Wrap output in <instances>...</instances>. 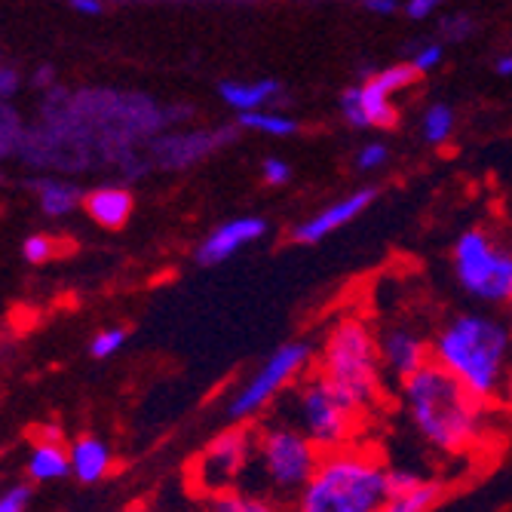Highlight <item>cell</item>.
Instances as JSON below:
<instances>
[{"mask_svg":"<svg viewBox=\"0 0 512 512\" xmlns=\"http://www.w3.org/2000/svg\"><path fill=\"white\" fill-rule=\"evenodd\" d=\"M417 80V71L405 65H393L384 71H368V80L350 86L341 96V114L356 129H390L396 126L399 114L393 96L408 89Z\"/></svg>","mask_w":512,"mask_h":512,"instance_id":"obj_9","label":"cell"},{"mask_svg":"<svg viewBox=\"0 0 512 512\" xmlns=\"http://www.w3.org/2000/svg\"><path fill=\"white\" fill-rule=\"evenodd\" d=\"M378 347H381V365L399 381L411 378L417 368H424L433 359L430 344L421 335H414L411 329H402V325L387 329L381 335Z\"/></svg>","mask_w":512,"mask_h":512,"instance_id":"obj_12","label":"cell"},{"mask_svg":"<svg viewBox=\"0 0 512 512\" xmlns=\"http://www.w3.org/2000/svg\"><path fill=\"white\" fill-rule=\"evenodd\" d=\"M261 169H264V181L267 184H286L292 178V166L286 160H279V157H267Z\"/></svg>","mask_w":512,"mask_h":512,"instance_id":"obj_29","label":"cell"},{"mask_svg":"<svg viewBox=\"0 0 512 512\" xmlns=\"http://www.w3.org/2000/svg\"><path fill=\"white\" fill-rule=\"evenodd\" d=\"M454 273L476 301L503 304L512 298V252L482 227L467 230L454 243Z\"/></svg>","mask_w":512,"mask_h":512,"instance_id":"obj_6","label":"cell"},{"mask_svg":"<svg viewBox=\"0 0 512 512\" xmlns=\"http://www.w3.org/2000/svg\"><path fill=\"white\" fill-rule=\"evenodd\" d=\"M421 129H424V142L427 145H445L451 138V132H454V111L448 105H442V102L427 108Z\"/></svg>","mask_w":512,"mask_h":512,"instance_id":"obj_22","label":"cell"},{"mask_svg":"<svg viewBox=\"0 0 512 512\" xmlns=\"http://www.w3.org/2000/svg\"><path fill=\"white\" fill-rule=\"evenodd\" d=\"M22 255H25L28 264H46V261L53 258V240H50V237H43V234H34V237L25 240Z\"/></svg>","mask_w":512,"mask_h":512,"instance_id":"obj_25","label":"cell"},{"mask_svg":"<svg viewBox=\"0 0 512 512\" xmlns=\"http://www.w3.org/2000/svg\"><path fill=\"white\" fill-rule=\"evenodd\" d=\"M68 457H71L74 479L83 482V485L102 482L111 473V463H114L108 442L99 439V436H80V439H74V445L68 448Z\"/></svg>","mask_w":512,"mask_h":512,"instance_id":"obj_14","label":"cell"},{"mask_svg":"<svg viewBox=\"0 0 512 512\" xmlns=\"http://www.w3.org/2000/svg\"><path fill=\"white\" fill-rule=\"evenodd\" d=\"M396 0H365V10L368 13H378V16H393L396 13Z\"/></svg>","mask_w":512,"mask_h":512,"instance_id":"obj_31","label":"cell"},{"mask_svg":"<svg viewBox=\"0 0 512 512\" xmlns=\"http://www.w3.org/2000/svg\"><path fill=\"white\" fill-rule=\"evenodd\" d=\"M252 442H255V436L249 430H243V427L221 433L206 448V454L197 460V485H200V491L215 494V491H224V488H237L240 473H243L246 460L252 454Z\"/></svg>","mask_w":512,"mask_h":512,"instance_id":"obj_10","label":"cell"},{"mask_svg":"<svg viewBox=\"0 0 512 512\" xmlns=\"http://www.w3.org/2000/svg\"><path fill=\"white\" fill-rule=\"evenodd\" d=\"M13 86H16V74L13 71H0V89L13 92Z\"/></svg>","mask_w":512,"mask_h":512,"instance_id":"obj_34","label":"cell"},{"mask_svg":"<svg viewBox=\"0 0 512 512\" xmlns=\"http://www.w3.org/2000/svg\"><path fill=\"white\" fill-rule=\"evenodd\" d=\"M424 479L411 473V470H387V494L396 497V494H405V491H414Z\"/></svg>","mask_w":512,"mask_h":512,"instance_id":"obj_26","label":"cell"},{"mask_svg":"<svg viewBox=\"0 0 512 512\" xmlns=\"http://www.w3.org/2000/svg\"><path fill=\"white\" fill-rule=\"evenodd\" d=\"M500 390H503V396H506V405L512 408V368L506 371V378H503V387H500Z\"/></svg>","mask_w":512,"mask_h":512,"instance_id":"obj_35","label":"cell"},{"mask_svg":"<svg viewBox=\"0 0 512 512\" xmlns=\"http://www.w3.org/2000/svg\"><path fill=\"white\" fill-rule=\"evenodd\" d=\"M221 99L234 108V111H258V108H264L276 92H279V86L273 83V80H255V83H237V80H227V83H221Z\"/></svg>","mask_w":512,"mask_h":512,"instance_id":"obj_16","label":"cell"},{"mask_svg":"<svg viewBox=\"0 0 512 512\" xmlns=\"http://www.w3.org/2000/svg\"><path fill=\"white\" fill-rule=\"evenodd\" d=\"M494 74H497V77H512V53H503V56L494 62Z\"/></svg>","mask_w":512,"mask_h":512,"instance_id":"obj_33","label":"cell"},{"mask_svg":"<svg viewBox=\"0 0 512 512\" xmlns=\"http://www.w3.org/2000/svg\"><path fill=\"white\" fill-rule=\"evenodd\" d=\"M381 368V347L378 338L371 335L368 322L341 319L325 338L319 378L356 414L378 402Z\"/></svg>","mask_w":512,"mask_h":512,"instance_id":"obj_5","label":"cell"},{"mask_svg":"<svg viewBox=\"0 0 512 512\" xmlns=\"http://www.w3.org/2000/svg\"><path fill=\"white\" fill-rule=\"evenodd\" d=\"M31 503V488L28 485H13L10 491L0 494V512H25Z\"/></svg>","mask_w":512,"mask_h":512,"instance_id":"obj_27","label":"cell"},{"mask_svg":"<svg viewBox=\"0 0 512 512\" xmlns=\"http://www.w3.org/2000/svg\"><path fill=\"white\" fill-rule=\"evenodd\" d=\"M289 405H292L289 427L301 430L322 454L344 448L350 442L353 430H356V417L359 414L353 408H347L319 375L307 378L289 396Z\"/></svg>","mask_w":512,"mask_h":512,"instance_id":"obj_7","label":"cell"},{"mask_svg":"<svg viewBox=\"0 0 512 512\" xmlns=\"http://www.w3.org/2000/svg\"><path fill=\"white\" fill-rule=\"evenodd\" d=\"M74 13H83V16H99L102 13V4L99 0H68Z\"/></svg>","mask_w":512,"mask_h":512,"instance_id":"obj_32","label":"cell"},{"mask_svg":"<svg viewBox=\"0 0 512 512\" xmlns=\"http://www.w3.org/2000/svg\"><path fill=\"white\" fill-rule=\"evenodd\" d=\"M129 512H145V509H129Z\"/></svg>","mask_w":512,"mask_h":512,"instance_id":"obj_37","label":"cell"},{"mask_svg":"<svg viewBox=\"0 0 512 512\" xmlns=\"http://www.w3.org/2000/svg\"><path fill=\"white\" fill-rule=\"evenodd\" d=\"M402 399L414 430L427 445L445 454H463L473 448L482 430V402L467 393L451 371L439 362H427L402 381Z\"/></svg>","mask_w":512,"mask_h":512,"instance_id":"obj_1","label":"cell"},{"mask_svg":"<svg viewBox=\"0 0 512 512\" xmlns=\"http://www.w3.org/2000/svg\"><path fill=\"white\" fill-rule=\"evenodd\" d=\"M430 353L433 362L451 371L467 387V393L485 405L500 393L503 378L509 371L512 332L491 316L463 313L454 316L436 335Z\"/></svg>","mask_w":512,"mask_h":512,"instance_id":"obj_2","label":"cell"},{"mask_svg":"<svg viewBox=\"0 0 512 512\" xmlns=\"http://www.w3.org/2000/svg\"><path fill=\"white\" fill-rule=\"evenodd\" d=\"M71 476V457L68 448L62 442H50V439H40L31 448L28 457V479L31 482H56Z\"/></svg>","mask_w":512,"mask_h":512,"instance_id":"obj_15","label":"cell"},{"mask_svg":"<svg viewBox=\"0 0 512 512\" xmlns=\"http://www.w3.org/2000/svg\"><path fill=\"white\" fill-rule=\"evenodd\" d=\"M509 332H512V298H509Z\"/></svg>","mask_w":512,"mask_h":512,"instance_id":"obj_36","label":"cell"},{"mask_svg":"<svg viewBox=\"0 0 512 512\" xmlns=\"http://www.w3.org/2000/svg\"><path fill=\"white\" fill-rule=\"evenodd\" d=\"M313 359V347L307 341H289L279 347L255 375L227 402V417L234 424H246L258 411H264L292 381H298Z\"/></svg>","mask_w":512,"mask_h":512,"instance_id":"obj_8","label":"cell"},{"mask_svg":"<svg viewBox=\"0 0 512 512\" xmlns=\"http://www.w3.org/2000/svg\"><path fill=\"white\" fill-rule=\"evenodd\" d=\"M442 46L439 43H427V46H421V50L414 53V59L408 62L414 71H417V77H424V74H430V71H436L439 65H442Z\"/></svg>","mask_w":512,"mask_h":512,"instance_id":"obj_24","label":"cell"},{"mask_svg":"<svg viewBox=\"0 0 512 512\" xmlns=\"http://www.w3.org/2000/svg\"><path fill=\"white\" fill-rule=\"evenodd\" d=\"M322 451L295 427L273 424L252 442V454L240 473L237 488L273 500H295L313 476Z\"/></svg>","mask_w":512,"mask_h":512,"instance_id":"obj_4","label":"cell"},{"mask_svg":"<svg viewBox=\"0 0 512 512\" xmlns=\"http://www.w3.org/2000/svg\"><path fill=\"white\" fill-rule=\"evenodd\" d=\"M206 509L209 512H283L279 500L261 497V494H249L243 488H224V491L209 494Z\"/></svg>","mask_w":512,"mask_h":512,"instance_id":"obj_17","label":"cell"},{"mask_svg":"<svg viewBox=\"0 0 512 512\" xmlns=\"http://www.w3.org/2000/svg\"><path fill=\"white\" fill-rule=\"evenodd\" d=\"M86 209L99 224L120 227V224H126V218L132 212V197L126 191H117V188H102V191H92L86 197Z\"/></svg>","mask_w":512,"mask_h":512,"instance_id":"obj_18","label":"cell"},{"mask_svg":"<svg viewBox=\"0 0 512 512\" xmlns=\"http://www.w3.org/2000/svg\"><path fill=\"white\" fill-rule=\"evenodd\" d=\"M445 0H408V16L411 19H427L430 13H436Z\"/></svg>","mask_w":512,"mask_h":512,"instance_id":"obj_30","label":"cell"},{"mask_svg":"<svg viewBox=\"0 0 512 512\" xmlns=\"http://www.w3.org/2000/svg\"><path fill=\"white\" fill-rule=\"evenodd\" d=\"M267 230L264 218H234L221 227H215L206 237V243L197 249V261L200 264H221L227 258H234L240 249H246L249 243L261 240Z\"/></svg>","mask_w":512,"mask_h":512,"instance_id":"obj_13","label":"cell"},{"mask_svg":"<svg viewBox=\"0 0 512 512\" xmlns=\"http://www.w3.org/2000/svg\"><path fill=\"white\" fill-rule=\"evenodd\" d=\"M442 497V485L439 482H421L414 491H405V494H396V497H387L384 506L378 512H430Z\"/></svg>","mask_w":512,"mask_h":512,"instance_id":"obj_19","label":"cell"},{"mask_svg":"<svg viewBox=\"0 0 512 512\" xmlns=\"http://www.w3.org/2000/svg\"><path fill=\"white\" fill-rule=\"evenodd\" d=\"M378 197V188H359L353 194H347L344 200L332 203V206H325L322 212H316L313 218L301 221L295 227V234L292 240L295 243H304V246H313V243H322L325 237H332L335 230H341L344 224H350L353 218H359L371 203H375Z\"/></svg>","mask_w":512,"mask_h":512,"instance_id":"obj_11","label":"cell"},{"mask_svg":"<svg viewBox=\"0 0 512 512\" xmlns=\"http://www.w3.org/2000/svg\"><path fill=\"white\" fill-rule=\"evenodd\" d=\"M387 157H390V151L384 148V145H365L362 151H359V157H356V166L362 169V172H375V169H381L384 163H387Z\"/></svg>","mask_w":512,"mask_h":512,"instance_id":"obj_28","label":"cell"},{"mask_svg":"<svg viewBox=\"0 0 512 512\" xmlns=\"http://www.w3.org/2000/svg\"><path fill=\"white\" fill-rule=\"evenodd\" d=\"M240 123L246 129H255V132H264V135H273V138H286V135H295L298 132V123L286 114H273V111H243L240 114Z\"/></svg>","mask_w":512,"mask_h":512,"instance_id":"obj_20","label":"cell"},{"mask_svg":"<svg viewBox=\"0 0 512 512\" xmlns=\"http://www.w3.org/2000/svg\"><path fill=\"white\" fill-rule=\"evenodd\" d=\"M387 467L347 445L325 451L295 497V512H378L387 500Z\"/></svg>","mask_w":512,"mask_h":512,"instance_id":"obj_3","label":"cell"},{"mask_svg":"<svg viewBox=\"0 0 512 512\" xmlns=\"http://www.w3.org/2000/svg\"><path fill=\"white\" fill-rule=\"evenodd\" d=\"M126 344V332L123 329H105V332H99L96 338H92V356L96 359H108V356H114L120 347Z\"/></svg>","mask_w":512,"mask_h":512,"instance_id":"obj_23","label":"cell"},{"mask_svg":"<svg viewBox=\"0 0 512 512\" xmlns=\"http://www.w3.org/2000/svg\"><path fill=\"white\" fill-rule=\"evenodd\" d=\"M40 206L46 215L62 218L77 206V191L62 181H46V184H40Z\"/></svg>","mask_w":512,"mask_h":512,"instance_id":"obj_21","label":"cell"}]
</instances>
